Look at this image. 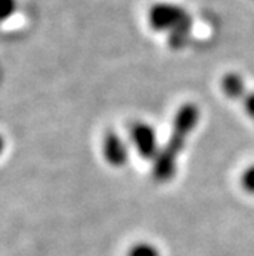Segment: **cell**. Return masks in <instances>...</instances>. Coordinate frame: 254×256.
I'll return each instance as SVG.
<instances>
[{"mask_svg":"<svg viewBox=\"0 0 254 256\" xmlns=\"http://www.w3.org/2000/svg\"><path fill=\"white\" fill-rule=\"evenodd\" d=\"M201 117V110L195 103H184L175 112L172 122V134L164 148L153 160L152 176L158 182H167L176 174V161L182 149L186 148L187 138L196 129Z\"/></svg>","mask_w":254,"mask_h":256,"instance_id":"obj_1","label":"cell"},{"mask_svg":"<svg viewBox=\"0 0 254 256\" xmlns=\"http://www.w3.org/2000/svg\"><path fill=\"white\" fill-rule=\"evenodd\" d=\"M149 26L156 32H169V44L181 50L187 44L192 34L193 20L189 11L176 4L158 2L149 8Z\"/></svg>","mask_w":254,"mask_h":256,"instance_id":"obj_2","label":"cell"},{"mask_svg":"<svg viewBox=\"0 0 254 256\" xmlns=\"http://www.w3.org/2000/svg\"><path fill=\"white\" fill-rule=\"evenodd\" d=\"M129 136L133 149L143 160L153 161L159 154V142L156 130L144 122H135L129 128Z\"/></svg>","mask_w":254,"mask_h":256,"instance_id":"obj_3","label":"cell"},{"mask_svg":"<svg viewBox=\"0 0 254 256\" xmlns=\"http://www.w3.org/2000/svg\"><path fill=\"white\" fill-rule=\"evenodd\" d=\"M103 158L112 168H123L129 161V146L124 138L117 132H107L101 144Z\"/></svg>","mask_w":254,"mask_h":256,"instance_id":"obj_4","label":"cell"},{"mask_svg":"<svg viewBox=\"0 0 254 256\" xmlns=\"http://www.w3.org/2000/svg\"><path fill=\"white\" fill-rule=\"evenodd\" d=\"M221 89L224 96L230 100H244L247 96V86L242 76L238 72H228L221 80Z\"/></svg>","mask_w":254,"mask_h":256,"instance_id":"obj_5","label":"cell"},{"mask_svg":"<svg viewBox=\"0 0 254 256\" xmlns=\"http://www.w3.org/2000/svg\"><path fill=\"white\" fill-rule=\"evenodd\" d=\"M127 256H161V252L150 242H136L129 248Z\"/></svg>","mask_w":254,"mask_h":256,"instance_id":"obj_6","label":"cell"},{"mask_svg":"<svg viewBox=\"0 0 254 256\" xmlns=\"http://www.w3.org/2000/svg\"><path fill=\"white\" fill-rule=\"evenodd\" d=\"M241 186L242 189L250 194V195H254V164L248 166L242 175H241Z\"/></svg>","mask_w":254,"mask_h":256,"instance_id":"obj_7","label":"cell"},{"mask_svg":"<svg viewBox=\"0 0 254 256\" xmlns=\"http://www.w3.org/2000/svg\"><path fill=\"white\" fill-rule=\"evenodd\" d=\"M15 0H0V20L9 18L15 11Z\"/></svg>","mask_w":254,"mask_h":256,"instance_id":"obj_8","label":"cell"},{"mask_svg":"<svg viewBox=\"0 0 254 256\" xmlns=\"http://www.w3.org/2000/svg\"><path fill=\"white\" fill-rule=\"evenodd\" d=\"M244 109L248 117L254 120V90L247 92V96L244 97Z\"/></svg>","mask_w":254,"mask_h":256,"instance_id":"obj_9","label":"cell"},{"mask_svg":"<svg viewBox=\"0 0 254 256\" xmlns=\"http://www.w3.org/2000/svg\"><path fill=\"white\" fill-rule=\"evenodd\" d=\"M3 150H5V140H3L2 135H0V155H2Z\"/></svg>","mask_w":254,"mask_h":256,"instance_id":"obj_10","label":"cell"}]
</instances>
